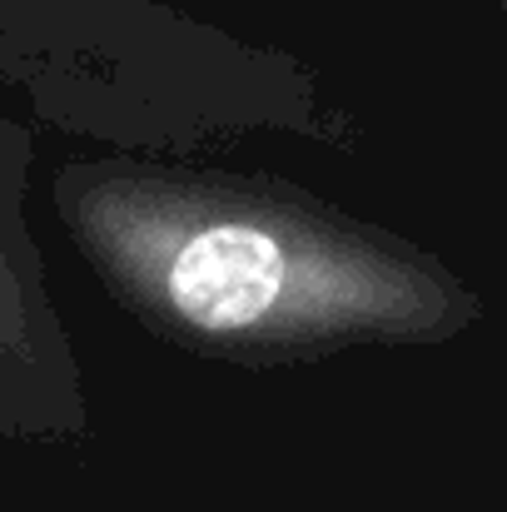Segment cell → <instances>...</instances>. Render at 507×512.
Listing matches in <instances>:
<instances>
[{
	"mask_svg": "<svg viewBox=\"0 0 507 512\" xmlns=\"http://www.w3.org/2000/svg\"><path fill=\"white\" fill-rule=\"evenodd\" d=\"M50 204L105 299L204 363L269 373L438 348L488 314L438 249L284 174L90 155L55 170Z\"/></svg>",
	"mask_w": 507,
	"mask_h": 512,
	"instance_id": "6da1fadb",
	"label": "cell"
},
{
	"mask_svg": "<svg viewBox=\"0 0 507 512\" xmlns=\"http://www.w3.org/2000/svg\"><path fill=\"white\" fill-rule=\"evenodd\" d=\"M30 170L35 130L0 110V443H80L90 398L25 214Z\"/></svg>",
	"mask_w": 507,
	"mask_h": 512,
	"instance_id": "3957f363",
	"label": "cell"
},
{
	"mask_svg": "<svg viewBox=\"0 0 507 512\" xmlns=\"http://www.w3.org/2000/svg\"><path fill=\"white\" fill-rule=\"evenodd\" d=\"M0 80L40 125L135 160H214L264 130L363 140L309 60L165 0H0Z\"/></svg>",
	"mask_w": 507,
	"mask_h": 512,
	"instance_id": "7a4b0ae2",
	"label": "cell"
},
{
	"mask_svg": "<svg viewBox=\"0 0 507 512\" xmlns=\"http://www.w3.org/2000/svg\"><path fill=\"white\" fill-rule=\"evenodd\" d=\"M498 5H503V10H507V0H498Z\"/></svg>",
	"mask_w": 507,
	"mask_h": 512,
	"instance_id": "277c9868",
	"label": "cell"
}]
</instances>
